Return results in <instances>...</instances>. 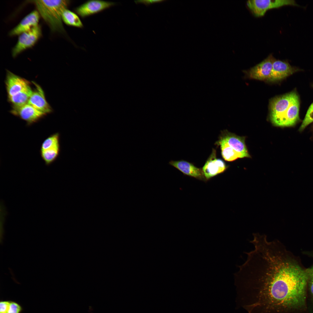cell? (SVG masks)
I'll return each instance as SVG.
<instances>
[{
	"mask_svg": "<svg viewBox=\"0 0 313 313\" xmlns=\"http://www.w3.org/2000/svg\"><path fill=\"white\" fill-rule=\"evenodd\" d=\"M35 6L40 15L53 32H65L62 15L70 3L67 0L30 1Z\"/></svg>",
	"mask_w": 313,
	"mask_h": 313,
	"instance_id": "cell-2",
	"label": "cell"
},
{
	"mask_svg": "<svg viewBox=\"0 0 313 313\" xmlns=\"http://www.w3.org/2000/svg\"><path fill=\"white\" fill-rule=\"evenodd\" d=\"M62 19L67 25L81 28L83 25L81 21L76 14L66 9L63 11Z\"/></svg>",
	"mask_w": 313,
	"mask_h": 313,
	"instance_id": "cell-19",
	"label": "cell"
},
{
	"mask_svg": "<svg viewBox=\"0 0 313 313\" xmlns=\"http://www.w3.org/2000/svg\"><path fill=\"white\" fill-rule=\"evenodd\" d=\"M60 146L40 151V154L45 164L48 165L54 162L58 158L60 152Z\"/></svg>",
	"mask_w": 313,
	"mask_h": 313,
	"instance_id": "cell-20",
	"label": "cell"
},
{
	"mask_svg": "<svg viewBox=\"0 0 313 313\" xmlns=\"http://www.w3.org/2000/svg\"><path fill=\"white\" fill-rule=\"evenodd\" d=\"M219 139L224 141L240 154L243 158L250 157L245 144L244 137L238 136L227 130H224L221 132Z\"/></svg>",
	"mask_w": 313,
	"mask_h": 313,
	"instance_id": "cell-10",
	"label": "cell"
},
{
	"mask_svg": "<svg viewBox=\"0 0 313 313\" xmlns=\"http://www.w3.org/2000/svg\"><path fill=\"white\" fill-rule=\"evenodd\" d=\"M227 168V166L223 161L216 158V150L213 149L202 169L206 180H208L223 173Z\"/></svg>",
	"mask_w": 313,
	"mask_h": 313,
	"instance_id": "cell-8",
	"label": "cell"
},
{
	"mask_svg": "<svg viewBox=\"0 0 313 313\" xmlns=\"http://www.w3.org/2000/svg\"><path fill=\"white\" fill-rule=\"evenodd\" d=\"M215 144L220 146L222 157L226 161H232L239 158H243L241 155L231 148L225 142L219 139Z\"/></svg>",
	"mask_w": 313,
	"mask_h": 313,
	"instance_id": "cell-17",
	"label": "cell"
},
{
	"mask_svg": "<svg viewBox=\"0 0 313 313\" xmlns=\"http://www.w3.org/2000/svg\"><path fill=\"white\" fill-rule=\"evenodd\" d=\"M41 35V28L39 25L20 34L16 44L12 49V56L16 57L24 51L34 46Z\"/></svg>",
	"mask_w": 313,
	"mask_h": 313,
	"instance_id": "cell-5",
	"label": "cell"
},
{
	"mask_svg": "<svg viewBox=\"0 0 313 313\" xmlns=\"http://www.w3.org/2000/svg\"><path fill=\"white\" fill-rule=\"evenodd\" d=\"M10 300H1L0 302V313H6L10 304Z\"/></svg>",
	"mask_w": 313,
	"mask_h": 313,
	"instance_id": "cell-25",
	"label": "cell"
},
{
	"mask_svg": "<svg viewBox=\"0 0 313 313\" xmlns=\"http://www.w3.org/2000/svg\"><path fill=\"white\" fill-rule=\"evenodd\" d=\"M298 97L296 92L292 91L271 100L270 104V117L273 124L286 111Z\"/></svg>",
	"mask_w": 313,
	"mask_h": 313,
	"instance_id": "cell-3",
	"label": "cell"
},
{
	"mask_svg": "<svg viewBox=\"0 0 313 313\" xmlns=\"http://www.w3.org/2000/svg\"><path fill=\"white\" fill-rule=\"evenodd\" d=\"M296 70L288 62L275 59L274 61L270 76L267 81L275 82L282 80Z\"/></svg>",
	"mask_w": 313,
	"mask_h": 313,
	"instance_id": "cell-11",
	"label": "cell"
},
{
	"mask_svg": "<svg viewBox=\"0 0 313 313\" xmlns=\"http://www.w3.org/2000/svg\"><path fill=\"white\" fill-rule=\"evenodd\" d=\"M165 1L164 0H138L135 1V2L136 3H142L145 5L146 6H148L151 4L153 3H161L162 2Z\"/></svg>",
	"mask_w": 313,
	"mask_h": 313,
	"instance_id": "cell-26",
	"label": "cell"
},
{
	"mask_svg": "<svg viewBox=\"0 0 313 313\" xmlns=\"http://www.w3.org/2000/svg\"><path fill=\"white\" fill-rule=\"evenodd\" d=\"M308 283L307 272L289 256L265 268L260 274L258 291L273 308L304 306Z\"/></svg>",
	"mask_w": 313,
	"mask_h": 313,
	"instance_id": "cell-1",
	"label": "cell"
},
{
	"mask_svg": "<svg viewBox=\"0 0 313 313\" xmlns=\"http://www.w3.org/2000/svg\"><path fill=\"white\" fill-rule=\"evenodd\" d=\"M33 91L30 85L22 90L12 96L8 97L9 101L13 106H21L28 103Z\"/></svg>",
	"mask_w": 313,
	"mask_h": 313,
	"instance_id": "cell-18",
	"label": "cell"
},
{
	"mask_svg": "<svg viewBox=\"0 0 313 313\" xmlns=\"http://www.w3.org/2000/svg\"><path fill=\"white\" fill-rule=\"evenodd\" d=\"M40 14L37 10H35L26 16L9 33L11 36L19 35L28 31L38 25Z\"/></svg>",
	"mask_w": 313,
	"mask_h": 313,
	"instance_id": "cell-12",
	"label": "cell"
},
{
	"mask_svg": "<svg viewBox=\"0 0 313 313\" xmlns=\"http://www.w3.org/2000/svg\"><path fill=\"white\" fill-rule=\"evenodd\" d=\"M299 101L298 97L274 125L281 127H289L294 125L299 119Z\"/></svg>",
	"mask_w": 313,
	"mask_h": 313,
	"instance_id": "cell-13",
	"label": "cell"
},
{
	"mask_svg": "<svg viewBox=\"0 0 313 313\" xmlns=\"http://www.w3.org/2000/svg\"><path fill=\"white\" fill-rule=\"evenodd\" d=\"M313 122V103L309 107L305 117L299 128L302 131L309 124Z\"/></svg>",
	"mask_w": 313,
	"mask_h": 313,
	"instance_id": "cell-22",
	"label": "cell"
},
{
	"mask_svg": "<svg viewBox=\"0 0 313 313\" xmlns=\"http://www.w3.org/2000/svg\"><path fill=\"white\" fill-rule=\"evenodd\" d=\"M306 271L310 292L311 297L313 299V265L310 268L306 270Z\"/></svg>",
	"mask_w": 313,
	"mask_h": 313,
	"instance_id": "cell-24",
	"label": "cell"
},
{
	"mask_svg": "<svg viewBox=\"0 0 313 313\" xmlns=\"http://www.w3.org/2000/svg\"><path fill=\"white\" fill-rule=\"evenodd\" d=\"M60 135L57 132L51 134L46 138L42 143L40 151L60 145Z\"/></svg>",
	"mask_w": 313,
	"mask_h": 313,
	"instance_id": "cell-21",
	"label": "cell"
},
{
	"mask_svg": "<svg viewBox=\"0 0 313 313\" xmlns=\"http://www.w3.org/2000/svg\"><path fill=\"white\" fill-rule=\"evenodd\" d=\"M115 4L116 3L114 2L100 0H91L76 8L74 11L81 17L84 18L100 12Z\"/></svg>",
	"mask_w": 313,
	"mask_h": 313,
	"instance_id": "cell-6",
	"label": "cell"
},
{
	"mask_svg": "<svg viewBox=\"0 0 313 313\" xmlns=\"http://www.w3.org/2000/svg\"><path fill=\"white\" fill-rule=\"evenodd\" d=\"M10 112L14 115L25 121L28 125L37 122L46 115L28 103L20 106H13Z\"/></svg>",
	"mask_w": 313,
	"mask_h": 313,
	"instance_id": "cell-7",
	"label": "cell"
},
{
	"mask_svg": "<svg viewBox=\"0 0 313 313\" xmlns=\"http://www.w3.org/2000/svg\"><path fill=\"white\" fill-rule=\"evenodd\" d=\"M34 83L36 89L33 91L28 103L46 114L51 113L52 109L46 100L43 90L39 85Z\"/></svg>",
	"mask_w": 313,
	"mask_h": 313,
	"instance_id": "cell-16",
	"label": "cell"
},
{
	"mask_svg": "<svg viewBox=\"0 0 313 313\" xmlns=\"http://www.w3.org/2000/svg\"><path fill=\"white\" fill-rule=\"evenodd\" d=\"M275 59L272 54H270L263 61L249 70L248 77L252 79L267 80L270 76Z\"/></svg>",
	"mask_w": 313,
	"mask_h": 313,
	"instance_id": "cell-9",
	"label": "cell"
},
{
	"mask_svg": "<svg viewBox=\"0 0 313 313\" xmlns=\"http://www.w3.org/2000/svg\"><path fill=\"white\" fill-rule=\"evenodd\" d=\"M23 310V307L20 304L15 301H11L6 313H21Z\"/></svg>",
	"mask_w": 313,
	"mask_h": 313,
	"instance_id": "cell-23",
	"label": "cell"
},
{
	"mask_svg": "<svg viewBox=\"0 0 313 313\" xmlns=\"http://www.w3.org/2000/svg\"><path fill=\"white\" fill-rule=\"evenodd\" d=\"M247 5L254 15L260 17L268 10L284 6H299L293 0H250Z\"/></svg>",
	"mask_w": 313,
	"mask_h": 313,
	"instance_id": "cell-4",
	"label": "cell"
},
{
	"mask_svg": "<svg viewBox=\"0 0 313 313\" xmlns=\"http://www.w3.org/2000/svg\"><path fill=\"white\" fill-rule=\"evenodd\" d=\"M168 164L176 168L187 175L199 180L206 181L202 169L195 166L192 163L183 160H171Z\"/></svg>",
	"mask_w": 313,
	"mask_h": 313,
	"instance_id": "cell-14",
	"label": "cell"
},
{
	"mask_svg": "<svg viewBox=\"0 0 313 313\" xmlns=\"http://www.w3.org/2000/svg\"><path fill=\"white\" fill-rule=\"evenodd\" d=\"M28 81L9 71L7 72L6 85L8 97L20 92L29 85Z\"/></svg>",
	"mask_w": 313,
	"mask_h": 313,
	"instance_id": "cell-15",
	"label": "cell"
}]
</instances>
